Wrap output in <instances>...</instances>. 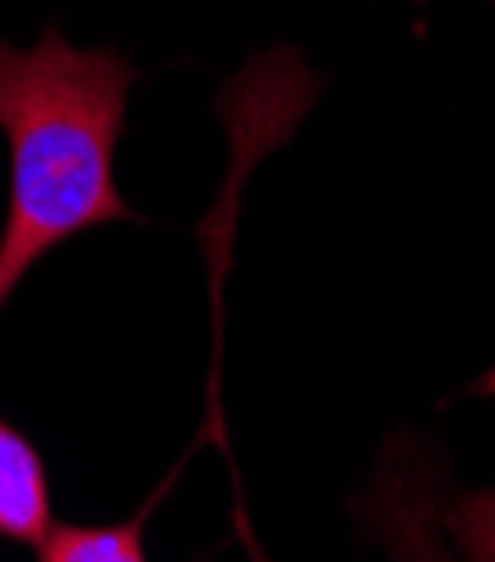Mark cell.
<instances>
[{
    "label": "cell",
    "mask_w": 495,
    "mask_h": 562,
    "mask_svg": "<svg viewBox=\"0 0 495 562\" xmlns=\"http://www.w3.org/2000/svg\"><path fill=\"white\" fill-rule=\"evenodd\" d=\"M134 81L138 67L116 45L81 49L58 23L36 45L0 41V134L10 148L0 313L49 250L90 228L138 220L116 188Z\"/></svg>",
    "instance_id": "cell-1"
},
{
    "label": "cell",
    "mask_w": 495,
    "mask_h": 562,
    "mask_svg": "<svg viewBox=\"0 0 495 562\" xmlns=\"http://www.w3.org/2000/svg\"><path fill=\"white\" fill-rule=\"evenodd\" d=\"M54 527L49 473L32 438L0 415V536L14 544H41Z\"/></svg>",
    "instance_id": "cell-2"
},
{
    "label": "cell",
    "mask_w": 495,
    "mask_h": 562,
    "mask_svg": "<svg viewBox=\"0 0 495 562\" xmlns=\"http://www.w3.org/2000/svg\"><path fill=\"white\" fill-rule=\"evenodd\" d=\"M144 527H148V509L125 522H103V527L54 522L49 536L36 544V558L41 562H148Z\"/></svg>",
    "instance_id": "cell-3"
}]
</instances>
